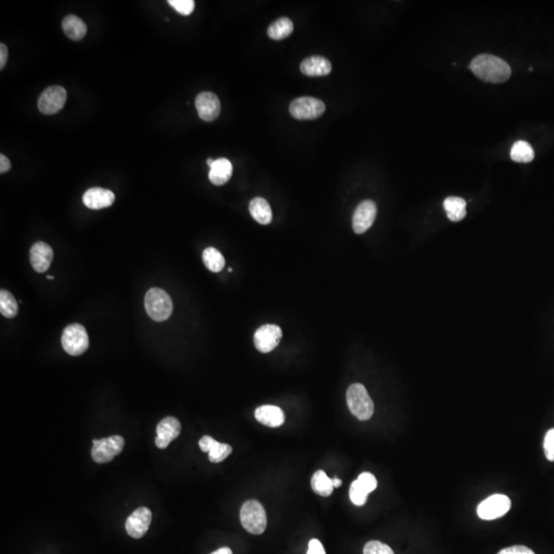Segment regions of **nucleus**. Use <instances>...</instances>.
<instances>
[{
	"label": "nucleus",
	"instance_id": "1",
	"mask_svg": "<svg viewBox=\"0 0 554 554\" xmlns=\"http://www.w3.org/2000/svg\"><path fill=\"white\" fill-rule=\"evenodd\" d=\"M470 69L479 80L492 84H501L510 78L508 63L496 56L482 53L470 63Z\"/></svg>",
	"mask_w": 554,
	"mask_h": 554
},
{
	"label": "nucleus",
	"instance_id": "2",
	"mask_svg": "<svg viewBox=\"0 0 554 554\" xmlns=\"http://www.w3.org/2000/svg\"><path fill=\"white\" fill-rule=\"evenodd\" d=\"M347 405L358 420H370L374 414V403L365 386L355 383L349 386L346 394Z\"/></svg>",
	"mask_w": 554,
	"mask_h": 554
},
{
	"label": "nucleus",
	"instance_id": "3",
	"mask_svg": "<svg viewBox=\"0 0 554 554\" xmlns=\"http://www.w3.org/2000/svg\"><path fill=\"white\" fill-rule=\"evenodd\" d=\"M242 527L253 535H261L266 530L267 515L265 509L257 500H248L241 509Z\"/></svg>",
	"mask_w": 554,
	"mask_h": 554
},
{
	"label": "nucleus",
	"instance_id": "4",
	"mask_svg": "<svg viewBox=\"0 0 554 554\" xmlns=\"http://www.w3.org/2000/svg\"><path fill=\"white\" fill-rule=\"evenodd\" d=\"M148 315L156 322H165L172 315V302L169 294L158 288L150 289L145 296Z\"/></svg>",
	"mask_w": 554,
	"mask_h": 554
},
{
	"label": "nucleus",
	"instance_id": "5",
	"mask_svg": "<svg viewBox=\"0 0 554 554\" xmlns=\"http://www.w3.org/2000/svg\"><path fill=\"white\" fill-rule=\"evenodd\" d=\"M123 446H125V439L120 435L94 439L92 458L96 463H108L114 459V457L122 452Z\"/></svg>",
	"mask_w": 554,
	"mask_h": 554
},
{
	"label": "nucleus",
	"instance_id": "6",
	"mask_svg": "<svg viewBox=\"0 0 554 554\" xmlns=\"http://www.w3.org/2000/svg\"><path fill=\"white\" fill-rule=\"evenodd\" d=\"M62 346L67 353L73 356L82 355L89 348V336L84 325H68L62 334Z\"/></svg>",
	"mask_w": 554,
	"mask_h": 554
},
{
	"label": "nucleus",
	"instance_id": "7",
	"mask_svg": "<svg viewBox=\"0 0 554 554\" xmlns=\"http://www.w3.org/2000/svg\"><path fill=\"white\" fill-rule=\"evenodd\" d=\"M325 111V105L313 96H300L289 105V113L298 120H313L320 118Z\"/></svg>",
	"mask_w": 554,
	"mask_h": 554
},
{
	"label": "nucleus",
	"instance_id": "8",
	"mask_svg": "<svg viewBox=\"0 0 554 554\" xmlns=\"http://www.w3.org/2000/svg\"><path fill=\"white\" fill-rule=\"evenodd\" d=\"M66 100V89L60 85H53L42 92L38 99V109L46 115H51L63 109Z\"/></svg>",
	"mask_w": 554,
	"mask_h": 554
},
{
	"label": "nucleus",
	"instance_id": "9",
	"mask_svg": "<svg viewBox=\"0 0 554 554\" xmlns=\"http://www.w3.org/2000/svg\"><path fill=\"white\" fill-rule=\"evenodd\" d=\"M511 501L505 495L496 494L486 498L477 507V515L484 520H497L510 510Z\"/></svg>",
	"mask_w": 554,
	"mask_h": 554
},
{
	"label": "nucleus",
	"instance_id": "10",
	"mask_svg": "<svg viewBox=\"0 0 554 554\" xmlns=\"http://www.w3.org/2000/svg\"><path fill=\"white\" fill-rule=\"evenodd\" d=\"M282 338V331L277 325H265L256 331L253 343L262 353H268L278 346Z\"/></svg>",
	"mask_w": 554,
	"mask_h": 554
},
{
	"label": "nucleus",
	"instance_id": "11",
	"mask_svg": "<svg viewBox=\"0 0 554 554\" xmlns=\"http://www.w3.org/2000/svg\"><path fill=\"white\" fill-rule=\"evenodd\" d=\"M152 520V512L147 507H139L127 517L125 530L131 537L140 539L147 533Z\"/></svg>",
	"mask_w": 554,
	"mask_h": 554
},
{
	"label": "nucleus",
	"instance_id": "12",
	"mask_svg": "<svg viewBox=\"0 0 554 554\" xmlns=\"http://www.w3.org/2000/svg\"><path fill=\"white\" fill-rule=\"evenodd\" d=\"M377 216V206L374 201H365L358 205L352 219V227L356 234H363L372 227Z\"/></svg>",
	"mask_w": 554,
	"mask_h": 554
},
{
	"label": "nucleus",
	"instance_id": "13",
	"mask_svg": "<svg viewBox=\"0 0 554 554\" xmlns=\"http://www.w3.org/2000/svg\"><path fill=\"white\" fill-rule=\"evenodd\" d=\"M195 107L199 118L205 121H214L221 112V103L214 93L203 92L195 99Z\"/></svg>",
	"mask_w": 554,
	"mask_h": 554
},
{
	"label": "nucleus",
	"instance_id": "14",
	"mask_svg": "<svg viewBox=\"0 0 554 554\" xmlns=\"http://www.w3.org/2000/svg\"><path fill=\"white\" fill-rule=\"evenodd\" d=\"M181 434V424L174 417H167L159 422L156 427V445L157 448H167L174 439Z\"/></svg>",
	"mask_w": 554,
	"mask_h": 554
},
{
	"label": "nucleus",
	"instance_id": "15",
	"mask_svg": "<svg viewBox=\"0 0 554 554\" xmlns=\"http://www.w3.org/2000/svg\"><path fill=\"white\" fill-rule=\"evenodd\" d=\"M53 259V251L46 242L38 241L30 250V262L33 269L38 273L49 270Z\"/></svg>",
	"mask_w": 554,
	"mask_h": 554
},
{
	"label": "nucleus",
	"instance_id": "16",
	"mask_svg": "<svg viewBox=\"0 0 554 554\" xmlns=\"http://www.w3.org/2000/svg\"><path fill=\"white\" fill-rule=\"evenodd\" d=\"M84 206L91 210H102L113 205L115 195L110 190L104 188H91L84 193L82 197Z\"/></svg>",
	"mask_w": 554,
	"mask_h": 554
},
{
	"label": "nucleus",
	"instance_id": "17",
	"mask_svg": "<svg viewBox=\"0 0 554 554\" xmlns=\"http://www.w3.org/2000/svg\"><path fill=\"white\" fill-rule=\"evenodd\" d=\"M199 445L203 452L208 453V459L212 463L223 462L232 453L231 446L219 443L208 435L203 436Z\"/></svg>",
	"mask_w": 554,
	"mask_h": 554
},
{
	"label": "nucleus",
	"instance_id": "18",
	"mask_svg": "<svg viewBox=\"0 0 554 554\" xmlns=\"http://www.w3.org/2000/svg\"><path fill=\"white\" fill-rule=\"evenodd\" d=\"M300 70L304 75L318 77V76L329 75L332 71V64L327 58L322 56H311L303 60L300 65Z\"/></svg>",
	"mask_w": 554,
	"mask_h": 554
},
{
	"label": "nucleus",
	"instance_id": "19",
	"mask_svg": "<svg viewBox=\"0 0 554 554\" xmlns=\"http://www.w3.org/2000/svg\"><path fill=\"white\" fill-rule=\"evenodd\" d=\"M256 420L268 427L277 428L286 421L284 413L275 405H262L255 412Z\"/></svg>",
	"mask_w": 554,
	"mask_h": 554
},
{
	"label": "nucleus",
	"instance_id": "20",
	"mask_svg": "<svg viewBox=\"0 0 554 554\" xmlns=\"http://www.w3.org/2000/svg\"><path fill=\"white\" fill-rule=\"evenodd\" d=\"M232 163L227 158H219L214 160L210 167L208 179L214 185L222 186L227 183L232 176Z\"/></svg>",
	"mask_w": 554,
	"mask_h": 554
},
{
	"label": "nucleus",
	"instance_id": "21",
	"mask_svg": "<svg viewBox=\"0 0 554 554\" xmlns=\"http://www.w3.org/2000/svg\"><path fill=\"white\" fill-rule=\"evenodd\" d=\"M250 213L253 219L262 225H268L272 221V210L266 199L256 197L250 203Z\"/></svg>",
	"mask_w": 554,
	"mask_h": 554
},
{
	"label": "nucleus",
	"instance_id": "22",
	"mask_svg": "<svg viewBox=\"0 0 554 554\" xmlns=\"http://www.w3.org/2000/svg\"><path fill=\"white\" fill-rule=\"evenodd\" d=\"M62 28L70 39L80 40L87 35V27L77 15H69L63 20Z\"/></svg>",
	"mask_w": 554,
	"mask_h": 554
},
{
	"label": "nucleus",
	"instance_id": "23",
	"mask_svg": "<svg viewBox=\"0 0 554 554\" xmlns=\"http://www.w3.org/2000/svg\"><path fill=\"white\" fill-rule=\"evenodd\" d=\"M466 201L461 197L450 196L443 201L446 215L453 222L462 221L466 216Z\"/></svg>",
	"mask_w": 554,
	"mask_h": 554
},
{
	"label": "nucleus",
	"instance_id": "24",
	"mask_svg": "<svg viewBox=\"0 0 554 554\" xmlns=\"http://www.w3.org/2000/svg\"><path fill=\"white\" fill-rule=\"evenodd\" d=\"M294 24L293 21L289 18L282 17L277 19V21L273 22L270 26L268 27L267 34L273 40H282L284 38L289 37L293 33Z\"/></svg>",
	"mask_w": 554,
	"mask_h": 554
},
{
	"label": "nucleus",
	"instance_id": "25",
	"mask_svg": "<svg viewBox=\"0 0 554 554\" xmlns=\"http://www.w3.org/2000/svg\"><path fill=\"white\" fill-rule=\"evenodd\" d=\"M311 486L315 494L322 497H329L334 491L333 479L327 477V473L322 470L316 471L311 479Z\"/></svg>",
	"mask_w": 554,
	"mask_h": 554
},
{
	"label": "nucleus",
	"instance_id": "26",
	"mask_svg": "<svg viewBox=\"0 0 554 554\" xmlns=\"http://www.w3.org/2000/svg\"><path fill=\"white\" fill-rule=\"evenodd\" d=\"M510 156L515 163H531L535 157V153L528 142L517 141L511 148Z\"/></svg>",
	"mask_w": 554,
	"mask_h": 554
},
{
	"label": "nucleus",
	"instance_id": "27",
	"mask_svg": "<svg viewBox=\"0 0 554 554\" xmlns=\"http://www.w3.org/2000/svg\"><path fill=\"white\" fill-rule=\"evenodd\" d=\"M203 260L206 268L212 272H220L225 266L223 255L215 248H206L203 253Z\"/></svg>",
	"mask_w": 554,
	"mask_h": 554
},
{
	"label": "nucleus",
	"instance_id": "28",
	"mask_svg": "<svg viewBox=\"0 0 554 554\" xmlns=\"http://www.w3.org/2000/svg\"><path fill=\"white\" fill-rule=\"evenodd\" d=\"M18 303L15 297L6 289L0 291V313L6 318H13L18 314Z\"/></svg>",
	"mask_w": 554,
	"mask_h": 554
},
{
	"label": "nucleus",
	"instance_id": "29",
	"mask_svg": "<svg viewBox=\"0 0 554 554\" xmlns=\"http://www.w3.org/2000/svg\"><path fill=\"white\" fill-rule=\"evenodd\" d=\"M367 496H369V492L363 488L358 479L352 482L351 486H350L349 497L354 505H365Z\"/></svg>",
	"mask_w": 554,
	"mask_h": 554
},
{
	"label": "nucleus",
	"instance_id": "30",
	"mask_svg": "<svg viewBox=\"0 0 554 554\" xmlns=\"http://www.w3.org/2000/svg\"><path fill=\"white\" fill-rule=\"evenodd\" d=\"M363 554H394L387 544L380 541H370L363 547Z\"/></svg>",
	"mask_w": 554,
	"mask_h": 554
},
{
	"label": "nucleus",
	"instance_id": "31",
	"mask_svg": "<svg viewBox=\"0 0 554 554\" xmlns=\"http://www.w3.org/2000/svg\"><path fill=\"white\" fill-rule=\"evenodd\" d=\"M169 4L176 12L183 15H191L195 8L193 0H169Z\"/></svg>",
	"mask_w": 554,
	"mask_h": 554
},
{
	"label": "nucleus",
	"instance_id": "32",
	"mask_svg": "<svg viewBox=\"0 0 554 554\" xmlns=\"http://www.w3.org/2000/svg\"><path fill=\"white\" fill-rule=\"evenodd\" d=\"M358 481H360V484H362L363 488L369 492V494L370 493L374 492L377 489V486H378L376 477L370 472L362 473V474L358 477Z\"/></svg>",
	"mask_w": 554,
	"mask_h": 554
},
{
	"label": "nucleus",
	"instance_id": "33",
	"mask_svg": "<svg viewBox=\"0 0 554 554\" xmlns=\"http://www.w3.org/2000/svg\"><path fill=\"white\" fill-rule=\"evenodd\" d=\"M544 453L547 460L554 462V428L547 432L544 439Z\"/></svg>",
	"mask_w": 554,
	"mask_h": 554
},
{
	"label": "nucleus",
	"instance_id": "34",
	"mask_svg": "<svg viewBox=\"0 0 554 554\" xmlns=\"http://www.w3.org/2000/svg\"><path fill=\"white\" fill-rule=\"evenodd\" d=\"M498 554H535L531 549L522 545H515V546L507 547L502 549Z\"/></svg>",
	"mask_w": 554,
	"mask_h": 554
},
{
	"label": "nucleus",
	"instance_id": "35",
	"mask_svg": "<svg viewBox=\"0 0 554 554\" xmlns=\"http://www.w3.org/2000/svg\"><path fill=\"white\" fill-rule=\"evenodd\" d=\"M307 554H327L324 548V545L317 539H313L308 544V551Z\"/></svg>",
	"mask_w": 554,
	"mask_h": 554
},
{
	"label": "nucleus",
	"instance_id": "36",
	"mask_svg": "<svg viewBox=\"0 0 554 554\" xmlns=\"http://www.w3.org/2000/svg\"><path fill=\"white\" fill-rule=\"evenodd\" d=\"M8 51L6 44H0V69H4L8 61Z\"/></svg>",
	"mask_w": 554,
	"mask_h": 554
},
{
	"label": "nucleus",
	"instance_id": "37",
	"mask_svg": "<svg viewBox=\"0 0 554 554\" xmlns=\"http://www.w3.org/2000/svg\"><path fill=\"white\" fill-rule=\"evenodd\" d=\"M11 167H12V165H11L10 159L1 154L0 156V172L4 174V172H8L11 170Z\"/></svg>",
	"mask_w": 554,
	"mask_h": 554
},
{
	"label": "nucleus",
	"instance_id": "38",
	"mask_svg": "<svg viewBox=\"0 0 554 554\" xmlns=\"http://www.w3.org/2000/svg\"><path fill=\"white\" fill-rule=\"evenodd\" d=\"M210 554H232V551L228 547H222V548L218 549V550Z\"/></svg>",
	"mask_w": 554,
	"mask_h": 554
},
{
	"label": "nucleus",
	"instance_id": "39",
	"mask_svg": "<svg viewBox=\"0 0 554 554\" xmlns=\"http://www.w3.org/2000/svg\"><path fill=\"white\" fill-rule=\"evenodd\" d=\"M333 481H334V488H340V486H342V481H341V479H339L338 477H334Z\"/></svg>",
	"mask_w": 554,
	"mask_h": 554
},
{
	"label": "nucleus",
	"instance_id": "40",
	"mask_svg": "<svg viewBox=\"0 0 554 554\" xmlns=\"http://www.w3.org/2000/svg\"><path fill=\"white\" fill-rule=\"evenodd\" d=\"M213 163H214V159H212V158H208V167H210V165H213Z\"/></svg>",
	"mask_w": 554,
	"mask_h": 554
},
{
	"label": "nucleus",
	"instance_id": "41",
	"mask_svg": "<svg viewBox=\"0 0 554 554\" xmlns=\"http://www.w3.org/2000/svg\"><path fill=\"white\" fill-rule=\"evenodd\" d=\"M46 278H48V279H53V277H51V275H49Z\"/></svg>",
	"mask_w": 554,
	"mask_h": 554
}]
</instances>
